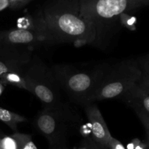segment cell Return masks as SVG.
<instances>
[{"label": "cell", "instance_id": "obj_1", "mask_svg": "<svg viewBox=\"0 0 149 149\" xmlns=\"http://www.w3.org/2000/svg\"><path fill=\"white\" fill-rule=\"evenodd\" d=\"M40 10L55 44L92 45L93 38L81 16L80 0H46Z\"/></svg>", "mask_w": 149, "mask_h": 149}, {"label": "cell", "instance_id": "obj_2", "mask_svg": "<svg viewBox=\"0 0 149 149\" xmlns=\"http://www.w3.org/2000/svg\"><path fill=\"white\" fill-rule=\"evenodd\" d=\"M80 4L93 38L92 45L103 49L119 31L121 14L149 6V0H80Z\"/></svg>", "mask_w": 149, "mask_h": 149}, {"label": "cell", "instance_id": "obj_3", "mask_svg": "<svg viewBox=\"0 0 149 149\" xmlns=\"http://www.w3.org/2000/svg\"><path fill=\"white\" fill-rule=\"evenodd\" d=\"M107 63L93 68H78L72 65L58 64L52 67L54 74L71 100L84 107L94 103V97L102 80L111 68Z\"/></svg>", "mask_w": 149, "mask_h": 149}, {"label": "cell", "instance_id": "obj_4", "mask_svg": "<svg viewBox=\"0 0 149 149\" xmlns=\"http://www.w3.org/2000/svg\"><path fill=\"white\" fill-rule=\"evenodd\" d=\"M81 117L68 103L44 107L33 120L36 130L47 139L51 146H61L71 131L81 127Z\"/></svg>", "mask_w": 149, "mask_h": 149}, {"label": "cell", "instance_id": "obj_5", "mask_svg": "<svg viewBox=\"0 0 149 149\" xmlns=\"http://www.w3.org/2000/svg\"><path fill=\"white\" fill-rule=\"evenodd\" d=\"M28 91L34 95L44 107L58 106L64 103L61 86L49 67L38 57L31 58L23 71Z\"/></svg>", "mask_w": 149, "mask_h": 149}, {"label": "cell", "instance_id": "obj_6", "mask_svg": "<svg viewBox=\"0 0 149 149\" xmlns=\"http://www.w3.org/2000/svg\"><path fill=\"white\" fill-rule=\"evenodd\" d=\"M141 77V70L136 59H125L111 65L94 97L99 100L119 98Z\"/></svg>", "mask_w": 149, "mask_h": 149}, {"label": "cell", "instance_id": "obj_7", "mask_svg": "<svg viewBox=\"0 0 149 149\" xmlns=\"http://www.w3.org/2000/svg\"><path fill=\"white\" fill-rule=\"evenodd\" d=\"M54 45L46 35L28 29H11L0 31V45L21 52H33L46 45Z\"/></svg>", "mask_w": 149, "mask_h": 149}, {"label": "cell", "instance_id": "obj_8", "mask_svg": "<svg viewBox=\"0 0 149 149\" xmlns=\"http://www.w3.org/2000/svg\"><path fill=\"white\" fill-rule=\"evenodd\" d=\"M84 109L90 125L93 140L100 147L107 149L112 136L98 107L93 103L87 104Z\"/></svg>", "mask_w": 149, "mask_h": 149}, {"label": "cell", "instance_id": "obj_9", "mask_svg": "<svg viewBox=\"0 0 149 149\" xmlns=\"http://www.w3.org/2000/svg\"><path fill=\"white\" fill-rule=\"evenodd\" d=\"M33 52H21L0 45V75L7 72H23Z\"/></svg>", "mask_w": 149, "mask_h": 149}, {"label": "cell", "instance_id": "obj_10", "mask_svg": "<svg viewBox=\"0 0 149 149\" xmlns=\"http://www.w3.org/2000/svg\"><path fill=\"white\" fill-rule=\"evenodd\" d=\"M119 99L125 102L135 111H138L149 115V95L137 83Z\"/></svg>", "mask_w": 149, "mask_h": 149}, {"label": "cell", "instance_id": "obj_11", "mask_svg": "<svg viewBox=\"0 0 149 149\" xmlns=\"http://www.w3.org/2000/svg\"><path fill=\"white\" fill-rule=\"evenodd\" d=\"M17 28L28 29V30L33 31L37 33L46 35L55 45L53 39H52L48 31L47 26L44 20L40 9L33 15L29 14L19 17L17 20Z\"/></svg>", "mask_w": 149, "mask_h": 149}, {"label": "cell", "instance_id": "obj_12", "mask_svg": "<svg viewBox=\"0 0 149 149\" xmlns=\"http://www.w3.org/2000/svg\"><path fill=\"white\" fill-rule=\"evenodd\" d=\"M0 121L7 125L12 130L17 132L18 124L26 122L27 119L21 115L0 107Z\"/></svg>", "mask_w": 149, "mask_h": 149}, {"label": "cell", "instance_id": "obj_13", "mask_svg": "<svg viewBox=\"0 0 149 149\" xmlns=\"http://www.w3.org/2000/svg\"><path fill=\"white\" fill-rule=\"evenodd\" d=\"M0 82L9 84L28 91V87L23 77V72H7L0 75Z\"/></svg>", "mask_w": 149, "mask_h": 149}, {"label": "cell", "instance_id": "obj_14", "mask_svg": "<svg viewBox=\"0 0 149 149\" xmlns=\"http://www.w3.org/2000/svg\"><path fill=\"white\" fill-rule=\"evenodd\" d=\"M20 134L16 132L11 135L0 137V149H19Z\"/></svg>", "mask_w": 149, "mask_h": 149}, {"label": "cell", "instance_id": "obj_15", "mask_svg": "<svg viewBox=\"0 0 149 149\" xmlns=\"http://www.w3.org/2000/svg\"><path fill=\"white\" fill-rule=\"evenodd\" d=\"M119 23L121 26L127 28L130 31H135L136 29V18L127 13L121 14L119 17Z\"/></svg>", "mask_w": 149, "mask_h": 149}, {"label": "cell", "instance_id": "obj_16", "mask_svg": "<svg viewBox=\"0 0 149 149\" xmlns=\"http://www.w3.org/2000/svg\"><path fill=\"white\" fill-rule=\"evenodd\" d=\"M19 149H38L36 146L32 141V138L30 135L20 134V142Z\"/></svg>", "mask_w": 149, "mask_h": 149}, {"label": "cell", "instance_id": "obj_17", "mask_svg": "<svg viewBox=\"0 0 149 149\" xmlns=\"http://www.w3.org/2000/svg\"><path fill=\"white\" fill-rule=\"evenodd\" d=\"M139 66L142 72L149 77V54L137 58Z\"/></svg>", "mask_w": 149, "mask_h": 149}, {"label": "cell", "instance_id": "obj_18", "mask_svg": "<svg viewBox=\"0 0 149 149\" xmlns=\"http://www.w3.org/2000/svg\"><path fill=\"white\" fill-rule=\"evenodd\" d=\"M137 84L149 95V77L141 71V77Z\"/></svg>", "mask_w": 149, "mask_h": 149}, {"label": "cell", "instance_id": "obj_19", "mask_svg": "<svg viewBox=\"0 0 149 149\" xmlns=\"http://www.w3.org/2000/svg\"><path fill=\"white\" fill-rule=\"evenodd\" d=\"M31 0H10L9 8L13 10H18L27 5Z\"/></svg>", "mask_w": 149, "mask_h": 149}, {"label": "cell", "instance_id": "obj_20", "mask_svg": "<svg viewBox=\"0 0 149 149\" xmlns=\"http://www.w3.org/2000/svg\"><path fill=\"white\" fill-rule=\"evenodd\" d=\"M135 113H136L137 116H138L141 122L143 125L146 132H149V115L143 113V112L138 111H136Z\"/></svg>", "mask_w": 149, "mask_h": 149}, {"label": "cell", "instance_id": "obj_21", "mask_svg": "<svg viewBox=\"0 0 149 149\" xmlns=\"http://www.w3.org/2000/svg\"><path fill=\"white\" fill-rule=\"evenodd\" d=\"M107 149H126L125 147L124 146L123 144L118 141L116 138H113L111 139L110 142H109V145H108Z\"/></svg>", "mask_w": 149, "mask_h": 149}, {"label": "cell", "instance_id": "obj_22", "mask_svg": "<svg viewBox=\"0 0 149 149\" xmlns=\"http://www.w3.org/2000/svg\"><path fill=\"white\" fill-rule=\"evenodd\" d=\"M86 143H87L89 149H105L102 148V147H100V146H99L98 144L96 143L93 140L87 141V142H86Z\"/></svg>", "mask_w": 149, "mask_h": 149}, {"label": "cell", "instance_id": "obj_23", "mask_svg": "<svg viewBox=\"0 0 149 149\" xmlns=\"http://www.w3.org/2000/svg\"><path fill=\"white\" fill-rule=\"evenodd\" d=\"M10 6V0H0V11L7 8Z\"/></svg>", "mask_w": 149, "mask_h": 149}, {"label": "cell", "instance_id": "obj_24", "mask_svg": "<svg viewBox=\"0 0 149 149\" xmlns=\"http://www.w3.org/2000/svg\"><path fill=\"white\" fill-rule=\"evenodd\" d=\"M4 90V84H3L2 83L0 82V96H1V95L2 94Z\"/></svg>", "mask_w": 149, "mask_h": 149}, {"label": "cell", "instance_id": "obj_25", "mask_svg": "<svg viewBox=\"0 0 149 149\" xmlns=\"http://www.w3.org/2000/svg\"><path fill=\"white\" fill-rule=\"evenodd\" d=\"M52 149H63L61 146H52Z\"/></svg>", "mask_w": 149, "mask_h": 149}, {"label": "cell", "instance_id": "obj_26", "mask_svg": "<svg viewBox=\"0 0 149 149\" xmlns=\"http://www.w3.org/2000/svg\"><path fill=\"white\" fill-rule=\"evenodd\" d=\"M147 132V135H148V143H149V132Z\"/></svg>", "mask_w": 149, "mask_h": 149}]
</instances>
